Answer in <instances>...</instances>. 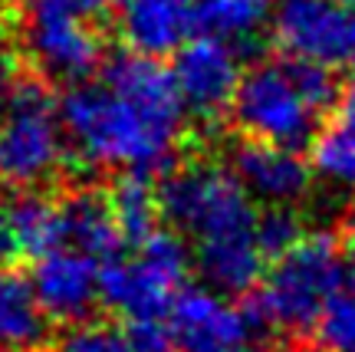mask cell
Segmentation results:
<instances>
[{
	"mask_svg": "<svg viewBox=\"0 0 355 352\" xmlns=\"http://www.w3.org/2000/svg\"><path fill=\"white\" fill-rule=\"evenodd\" d=\"M56 109L66 145L99 168L158 175L184 135V102L171 69L132 50L112 56L99 69V79L69 83Z\"/></svg>",
	"mask_w": 355,
	"mask_h": 352,
	"instance_id": "6da1fadb",
	"label": "cell"
},
{
	"mask_svg": "<svg viewBox=\"0 0 355 352\" xmlns=\"http://www.w3.org/2000/svg\"><path fill=\"white\" fill-rule=\"evenodd\" d=\"M162 221L191 240V267L207 287L247 296L263 274L257 247V201L241 188L227 165L188 162L158 181Z\"/></svg>",
	"mask_w": 355,
	"mask_h": 352,
	"instance_id": "7a4b0ae2",
	"label": "cell"
},
{
	"mask_svg": "<svg viewBox=\"0 0 355 352\" xmlns=\"http://www.w3.org/2000/svg\"><path fill=\"white\" fill-rule=\"evenodd\" d=\"M247 310L270 336H303L319 323L332 293L345 283V247L332 231H303L266 260Z\"/></svg>",
	"mask_w": 355,
	"mask_h": 352,
	"instance_id": "3957f363",
	"label": "cell"
},
{
	"mask_svg": "<svg viewBox=\"0 0 355 352\" xmlns=\"http://www.w3.org/2000/svg\"><path fill=\"white\" fill-rule=\"evenodd\" d=\"M66 149L50 86L0 60V185L17 191L46 185L63 168Z\"/></svg>",
	"mask_w": 355,
	"mask_h": 352,
	"instance_id": "277c9868",
	"label": "cell"
},
{
	"mask_svg": "<svg viewBox=\"0 0 355 352\" xmlns=\"http://www.w3.org/2000/svg\"><path fill=\"white\" fill-rule=\"evenodd\" d=\"M191 247L175 227L158 224L132 244V253H115L99 264V303L132 319H165L175 293L188 283Z\"/></svg>",
	"mask_w": 355,
	"mask_h": 352,
	"instance_id": "5b68a950",
	"label": "cell"
},
{
	"mask_svg": "<svg viewBox=\"0 0 355 352\" xmlns=\"http://www.w3.org/2000/svg\"><path fill=\"white\" fill-rule=\"evenodd\" d=\"M227 112L243 139L270 142L296 151L306 149L316 128L322 126V115L296 86L286 56L263 60L241 73Z\"/></svg>",
	"mask_w": 355,
	"mask_h": 352,
	"instance_id": "8992f818",
	"label": "cell"
},
{
	"mask_svg": "<svg viewBox=\"0 0 355 352\" xmlns=\"http://www.w3.org/2000/svg\"><path fill=\"white\" fill-rule=\"evenodd\" d=\"M168 342L175 352H257L270 340L247 303H234L214 287H184L165 313Z\"/></svg>",
	"mask_w": 355,
	"mask_h": 352,
	"instance_id": "52a82bcc",
	"label": "cell"
},
{
	"mask_svg": "<svg viewBox=\"0 0 355 352\" xmlns=\"http://www.w3.org/2000/svg\"><path fill=\"white\" fill-rule=\"evenodd\" d=\"M270 26L283 56L329 66L336 73L355 63V10L339 0H279Z\"/></svg>",
	"mask_w": 355,
	"mask_h": 352,
	"instance_id": "ba28073f",
	"label": "cell"
},
{
	"mask_svg": "<svg viewBox=\"0 0 355 352\" xmlns=\"http://www.w3.org/2000/svg\"><path fill=\"white\" fill-rule=\"evenodd\" d=\"M24 47L40 76L60 79V83L89 79L105 56V43H102L96 24L66 10H56V7H46V3H37V0H30V13L24 24Z\"/></svg>",
	"mask_w": 355,
	"mask_h": 352,
	"instance_id": "9c48e42d",
	"label": "cell"
},
{
	"mask_svg": "<svg viewBox=\"0 0 355 352\" xmlns=\"http://www.w3.org/2000/svg\"><path fill=\"white\" fill-rule=\"evenodd\" d=\"M171 56L175 63L168 69H171L178 96L184 102V112H194L204 122L220 119L227 112L230 96L243 73L241 53L224 40L198 33L184 40Z\"/></svg>",
	"mask_w": 355,
	"mask_h": 352,
	"instance_id": "30bf717a",
	"label": "cell"
},
{
	"mask_svg": "<svg viewBox=\"0 0 355 352\" xmlns=\"http://www.w3.org/2000/svg\"><path fill=\"white\" fill-rule=\"evenodd\" d=\"M26 277L50 323H86L99 303V260L69 244H56L33 257Z\"/></svg>",
	"mask_w": 355,
	"mask_h": 352,
	"instance_id": "8fae6325",
	"label": "cell"
},
{
	"mask_svg": "<svg viewBox=\"0 0 355 352\" xmlns=\"http://www.w3.org/2000/svg\"><path fill=\"white\" fill-rule=\"evenodd\" d=\"M227 168L234 178L241 181V188L263 208L273 204H300L309 191L313 171L309 165L300 158L296 149H283V145H270V142L243 139L230 149Z\"/></svg>",
	"mask_w": 355,
	"mask_h": 352,
	"instance_id": "7c38bea8",
	"label": "cell"
},
{
	"mask_svg": "<svg viewBox=\"0 0 355 352\" xmlns=\"http://www.w3.org/2000/svg\"><path fill=\"white\" fill-rule=\"evenodd\" d=\"M115 13L128 50L155 60L171 56L194 33L191 0H119Z\"/></svg>",
	"mask_w": 355,
	"mask_h": 352,
	"instance_id": "4fadbf2b",
	"label": "cell"
},
{
	"mask_svg": "<svg viewBox=\"0 0 355 352\" xmlns=\"http://www.w3.org/2000/svg\"><path fill=\"white\" fill-rule=\"evenodd\" d=\"M349 69L332 122L319 126L309 139V171L336 188H355V63Z\"/></svg>",
	"mask_w": 355,
	"mask_h": 352,
	"instance_id": "5bb4252c",
	"label": "cell"
},
{
	"mask_svg": "<svg viewBox=\"0 0 355 352\" xmlns=\"http://www.w3.org/2000/svg\"><path fill=\"white\" fill-rule=\"evenodd\" d=\"M50 326L30 277L0 264V352H43L50 346Z\"/></svg>",
	"mask_w": 355,
	"mask_h": 352,
	"instance_id": "9a60e30c",
	"label": "cell"
},
{
	"mask_svg": "<svg viewBox=\"0 0 355 352\" xmlns=\"http://www.w3.org/2000/svg\"><path fill=\"white\" fill-rule=\"evenodd\" d=\"M56 204H60L63 244L89 253L99 264L122 251V237H119V227H115L105 191L79 188V191H69Z\"/></svg>",
	"mask_w": 355,
	"mask_h": 352,
	"instance_id": "2e32d148",
	"label": "cell"
},
{
	"mask_svg": "<svg viewBox=\"0 0 355 352\" xmlns=\"http://www.w3.org/2000/svg\"><path fill=\"white\" fill-rule=\"evenodd\" d=\"M270 0H198L191 3V26L194 33L217 37L243 53L257 47L263 26L270 24Z\"/></svg>",
	"mask_w": 355,
	"mask_h": 352,
	"instance_id": "e0dca14e",
	"label": "cell"
},
{
	"mask_svg": "<svg viewBox=\"0 0 355 352\" xmlns=\"http://www.w3.org/2000/svg\"><path fill=\"white\" fill-rule=\"evenodd\" d=\"M3 217L10 227L13 253L17 257H40L56 244H63L60 227V204L56 198L43 194L37 188H20V194L10 204H3Z\"/></svg>",
	"mask_w": 355,
	"mask_h": 352,
	"instance_id": "ac0fdd59",
	"label": "cell"
},
{
	"mask_svg": "<svg viewBox=\"0 0 355 352\" xmlns=\"http://www.w3.org/2000/svg\"><path fill=\"white\" fill-rule=\"evenodd\" d=\"M109 208H112L115 227L122 244H139L141 237H148L162 221V204H158V185H155L152 171H122L112 191L105 194Z\"/></svg>",
	"mask_w": 355,
	"mask_h": 352,
	"instance_id": "d6986e66",
	"label": "cell"
},
{
	"mask_svg": "<svg viewBox=\"0 0 355 352\" xmlns=\"http://www.w3.org/2000/svg\"><path fill=\"white\" fill-rule=\"evenodd\" d=\"M316 329L319 346H326L329 352H355V264H349L345 283L326 303Z\"/></svg>",
	"mask_w": 355,
	"mask_h": 352,
	"instance_id": "ffe728a7",
	"label": "cell"
},
{
	"mask_svg": "<svg viewBox=\"0 0 355 352\" xmlns=\"http://www.w3.org/2000/svg\"><path fill=\"white\" fill-rule=\"evenodd\" d=\"M303 234V221L293 211L290 204H273L257 214V247L263 251V257H277L279 251H286L293 240Z\"/></svg>",
	"mask_w": 355,
	"mask_h": 352,
	"instance_id": "44dd1931",
	"label": "cell"
},
{
	"mask_svg": "<svg viewBox=\"0 0 355 352\" xmlns=\"http://www.w3.org/2000/svg\"><path fill=\"white\" fill-rule=\"evenodd\" d=\"M46 352H135L125 340V329L102 326V323H76L60 342Z\"/></svg>",
	"mask_w": 355,
	"mask_h": 352,
	"instance_id": "7402d4cb",
	"label": "cell"
},
{
	"mask_svg": "<svg viewBox=\"0 0 355 352\" xmlns=\"http://www.w3.org/2000/svg\"><path fill=\"white\" fill-rule=\"evenodd\" d=\"M37 3L66 10V13H73V17H83L89 24H99V20H109V17H112L119 0H37Z\"/></svg>",
	"mask_w": 355,
	"mask_h": 352,
	"instance_id": "603a6c76",
	"label": "cell"
},
{
	"mask_svg": "<svg viewBox=\"0 0 355 352\" xmlns=\"http://www.w3.org/2000/svg\"><path fill=\"white\" fill-rule=\"evenodd\" d=\"M17 257L13 253V240H10V227H7V217H3V204H0V264Z\"/></svg>",
	"mask_w": 355,
	"mask_h": 352,
	"instance_id": "cb8c5ba5",
	"label": "cell"
},
{
	"mask_svg": "<svg viewBox=\"0 0 355 352\" xmlns=\"http://www.w3.org/2000/svg\"><path fill=\"white\" fill-rule=\"evenodd\" d=\"M343 247L352 253V264H355V204L345 211V224H343Z\"/></svg>",
	"mask_w": 355,
	"mask_h": 352,
	"instance_id": "d4e9b609",
	"label": "cell"
},
{
	"mask_svg": "<svg viewBox=\"0 0 355 352\" xmlns=\"http://www.w3.org/2000/svg\"><path fill=\"white\" fill-rule=\"evenodd\" d=\"M293 352H329L326 346H296Z\"/></svg>",
	"mask_w": 355,
	"mask_h": 352,
	"instance_id": "484cf974",
	"label": "cell"
},
{
	"mask_svg": "<svg viewBox=\"0 0 355 352\" xmlns=\"http://www.w3.org/2000/svg\"><path fill=\"white\" fill-rule=\"evenodd\" d=\"M339 3H345V7H349V10H355V0H339Z\"/></svg>",
	"mask_w": 355,
	"mask_h": 352,
	"instance_id": "4316f807",
	"label": "cell"
}]
</instances>
